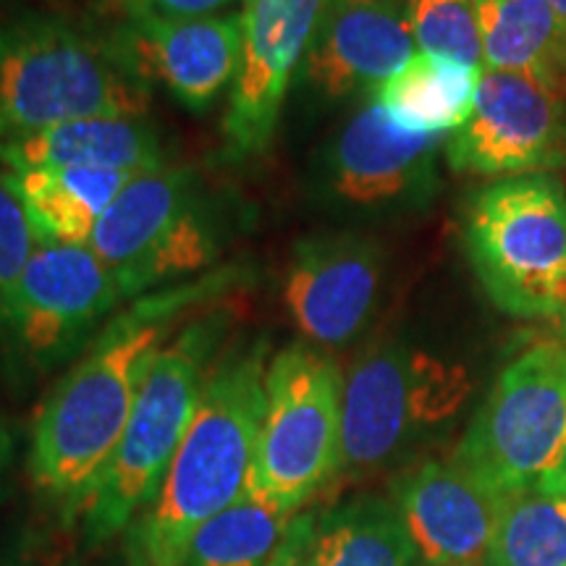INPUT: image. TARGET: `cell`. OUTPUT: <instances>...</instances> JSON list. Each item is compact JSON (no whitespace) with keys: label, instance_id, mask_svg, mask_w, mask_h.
Listing matches in <instances>:
<instances>
[{"label":"cell","instance_id":"11","mask_svg":"<svg viewBox=\"0 0 566 566\" xmlns=\"http://www.w3.org/2000/svg\"><path fill=\"white\" fill-rule=\"evenodd\" d=\"M449 168L483 179L551 174L566 166V101L514 71L485 69L475 108L446 142Z\"/></svg>","mask_w":566,"mask_h":566},{"label":"cell","instance_id":"7","mask_svg":"<svg viewBox=\"0 0 566 566\" xmlns=\"http://www.w3.org/2000/svg\"><path fill=\"white\" fill-rule=\"evenodd\" d=\"M342 405L344 375L331 354L304 342L273 354L247 488L300 514L342 472Z\"/></svg>","mask_w":566,"mask_h":566},{"label":"cell","instance_id":"20","mask_svg":"<svg viewBox=\"0 0 566 566\" xmlns=\"http://www.w3.org/2000/svg\"><path fill=\"white\" fill-rule=\"evenodd\" d=\"M3 174L24 202L40 244H87L105 210L134 179L132 174L103 168H27Z\"/></svg>","mask_w":566,"mask_h":566},{"label":"cell","instance_id":"4","mask_svg":"<svg viewBox=\"0 0 566 566\" xmlns=\"http://www.w3.org/2000/svg\"><path fill=\"white\" fill-rule=\"evenodd\" d=\"M150 97L108 40L48 17L0 24V142L92 116H147Z\"/></svg>","mask_w":566,"mask_h":566},{"label":"cell","instance_id":"26","mask_svg":"<svg viewBox=\"0 0 566 566\" xmlns=\"http://www.w3.org/2000/svg\"><path fill=\"white\" fill-rule=\"evenodd\" d=\"M38 247V231L27 216L24 202L13 192L6 174H0V302L24 273Z\"/></svg>","mask_w":566,"mask_h":566},{"label":"cell","instance_id":"33","mask_svg":"<svg viewBox=\"0 0 566 566\" xmlns=\"http://www.w3.org/2000/svg\"><path fill=\"white\" fill-rule=\"evenodd\" d=\"M63 566H84V564H80V562H69V564H63Z\"/></svg>","mask_w":566,"mask_h":566},{"label":"cell","instance_id":"17","mask_svg":"<svg viewBox=\"0 0 566 566\" xmlns=\"http://www.w3.org/2000/svg\"><path fill=\"white\" fill-rule=\"evenodd\" d=\"M417 55L407 0H331L302 76L325 97L375 90Z\"/></svg>","mask_w":566,"mask_h":566},{"label":"cell","instance_id":"30","mask_svg":"<svg viewBox=\"0 0 566 566\" xmlns=\"http://www.w3.org/2000/svg\"><path fill=\"white\" fill-rule=\"evenodd\" d=\"M537 485H541L543 491H548V493L566 495V454L562 457V462H558V464L554 467V470H551L548 475L543 478Z\"/></svg>","mask_w":566,"mask_h":566},{"label":"cell","instance_id":"3","mask_svg":"<svg viewBox=\"0 0 566 566\" xmlns=\"http://www.w3.org/2000/svg\"><path fill=\"white\" fill-rule=\"evenodd\" d=\"M231 321L229 304H212L184 323L155 357L122 441L76 512L87 548L126 533L155 501L195 420L205 380Z\"/></svg>","mask_w":566,"mask_h":566},{"label":"cell","instance_id":"27","mask_svg":"<svg viewBox=\"0 0 566 566\" xmlns=\"http://www.w3.org/2000/svg\"><path fill=\"white\" fill-rule=\"evenodd\" d=\"M317 514L300 512L286 530L279 554L273 556L271 566H313V541H315Z\"/></svg>","mask_w":566,"mask_h":566},{"label":"cell","instance_id":"5","mask_svg":"<svg viewBox=\"0 0 566 566\" xmlns=\"http://www.w3.org/2000/svg\"><path fill=\"white\" fill-rule=\"evenodd\" d=\"M464 252L495 307L566 317V187L551 174L499 179L472 195Z\"/></svg>","mask_w":566,"mask_h":566},{"label":"cell","instance_id":"2","mask_svg":"<svg viewBox=\"0 0 566 566\" xmlns=\"http://www.w3.org/2000/svg\"><path fill=\"white\" fill-rule=\"evenodd\" d=\"M268 336L218 354L158 495L126 530L129 566H181L189 541L250 485L265 407Z\"/></svg>","mask_w":566,"mask_h":566},{"label":"cell","instance_id":"15","mask_svg":"<svg viewBox=\"0 0 566 566\" xmlns=\"http://www.w3.org/2000/svg\"><path fill=\"white\" fill-rule=\"evenodd\" d=\"M504 495L457 462H424L399 480L394 506L424 566H478Z\"/></svg>","mask_w":566,"mask_h":566},{"label":"cell","instance_id":"16","mask_svg":"<svg viewBox=\"0 0 566 566\" xmlns=\"http://www.w3.org/2000/svg\"><path fill=\"white\" fill-rule=\"evenodd\" d=\"M446 142V134L405 129L370 101L331 147V189L359 208L417 200L433 189L436 158Z\"/></svg>","mask_w":566,"mask_h":566},{"label":"cell","instance_id":"23","mask_svg":"<svg viewBox=\"0 0 566 566\" xmlns=\"http://www.w3.org/2000/svg\"><path fill=\"white\" fill-rule=\"evenodd\" d=\"M294 516L247 488L197 530L181 566H271Z\"/></svg>","mask_w":566,"mask_h":566},{"label":"cell","instance_id":"22","mask_svg":"<svg viewBox=\"0 0 566 566\" xmlns=\"http://www.w3.org/2000/svg\"><path fill=\"white\" fill-rule=\"evenodd\" d=\"M417 551L394 504L357 499L317 516L313 566H417Z\"/></svg>","mask_w":566,"mask_h":566},{"label":"cell","instance_id":"19","mask_svg":"<svg viewBox=\"0 0 566 566\" xmlns=\"http://www.w3.org/2000/svg\"><path fill=\"white\" fill-rule=\"evenodd\" d=\"M483 66L525 74L566 101V21L548 0H472Z\"/></svg>","mask_w":566,"mask_h":566},{"label":"cell","instance_id":"14","mask_svg":"<svg viewBox=\"0 0 566 566\" xmlns=\"http://www.w3.org/2000/svg\"><path fill=\"white\" fill-rule=\"evenodd\" d=\"M386 258L365 233L325 231L302 239L289 258L283 302L313 346L349 344L370 321Z\"/></svg>","mask_w":566,"mask_h":566},{"label":"cell","instance_id":"29","mask_svg":"<svg viewBox=\"0 0 566 566\" xmlns=\"http://www.w3.org/2000/svg\"><path fill=\"white\" fill-rule=\"evenodd\" d=\"M0 566H38V562L24 543H9L0 551Z\"/></svg>","mask_w":566,"mask_h":566},{"label":"cell","instance_id":"6","mask_svg":"<svg viewBox=\"0 0 566 566\" xmlns=\"http://www.w3.org/2000/svg\"><path fill=\"white\" fill-rule=\"evenodd\" d=\"M87 247L137 300L216 271L221 226L192 168L168 163L126 184Z\"/></svg>","mask_w":566,"mask_h":566},{"label":"cell","instance_id":"24","mask_svg":"<svg viewBox=\"0 0 566 566\" xmlns=\"http://www.w3.org/2000/svg\"><path fill=\"white\" fill-rule=\"evenodd\" d=\"M485 566H566V495L541 485L506 493Z\"/></svg>","mask_w":566,"mask_h":566},{"label":"cell","instance_id":"8","mask_svg":"<svg viewBox=\"0 0 566 566\" xmlns=\"http://www.w3.org/2000/svg\"><path fill=\"white\" fill-rule=\"evenodd\" d=\"M126 302L87 244H40L0 302V354L19 373H51L87 349Z\"/></svg>","mask_w":566,"mask_h":566},{"label":"cell","instance_id":"34","mask_svg":"<svg viewBox=\"0 0 566 566\" xmlns=\"http://www.w3.org/2000/svg\"><path fill=\"white\" fill-rule=\"evenodd\" d=\"M478 566H485V564H478Z\"/></svg>","mask_w":566,"mask_h":566},{"label":"cell","instance_id":"9","mask_svg":"<svg viewBox=\"0 0 566 566\" xmlns=\"http://www.w3.org/2000/svg\"><path fill=\"white\" fill-rule=\"evenodd\" d=\"M566 454V344L541 342L506 365L454 451L499 493L537 485Z\"/></svg>","mask_w":566,"mask_h":566},{"label":"cell","instance_id":"10","mask_svg":"<svg viewBox=\"0 0 566 566\" xmlns=\"http://www.w3.org/2000/svg\"><path fill=\"white\" fill-rule=\"evenodd\" d=\"M470 391L464 370L399 344L359 354L344 378L342 472L391 462L417 436L449 420Z\"/></svg>","mask_w":566,"mask_h":566},{"label":"cell","instance_id":"12","mask_svg":"<svg viewBox=\"0 0 566 566\" xmlns=\"http://www.w3.org/2000/svg\"><path fill=\"white\" fill-rule=\"evenodd\" d=\"M331 0H244L242 61L223 118L226 147L237 158L268 150L289 87L302 74Z\"/></svg>","mask_w":566,"mask_h":566},{"label":"cell","instance_id":"21","mask_svg":"<svg viewBox=\"0 0 566 566\" xmlns=\"http://www.w3.org/2000/svg\"><path fill=\"white\" fill-rule=\"evenodd\" d=\"M483 69L417 53L399 74L373 90V101L396 124L420 134H454L475 108Z\"/></svg>","mask_w":566,"mask_h":566},{"label":"cell","instance_id":"1","mask_svg":"<svg viewBox=\"0 0 566 566\" xmlns=\"http://www.w3.org/2000/svg\"><path fill=\"white\" fill-rule=\"evenodd\" d=\"M247 268L226 265L137 296L118 310L42 401L27 472L74 520L122 441L134 401L163 346L184 323L242 289Z\"/></svg>","mask_w":566,"mask_h":566},{"label":"cell","instance_id":"32","mask_svg":"<svg viewBox=\"0 0 566 566\" xmlns=\"http://www.w3.org/2000/svg\"><path fill=\"white\" fill-rule=\"evenodd\" d=\"M548 3H551V9H554L558 17L566 21V0H548Z\"/></svg>","mask_w":566,"mask_h":566},{"label":"cell","instance_id":"31","mask_svg":"<svg viewBox=\"0 0 566 566\" xmlns=\"http://www.w3.org/2000/svg\"><path fill=\"white\" fill-rule=\"evenodd\" d=\"M9 459H11V436H9V430H6V424L0 422V483H3Z\"/></svg>","mask_w":566,"mask_h":566},{"label":"cell","instance_id":"25","mask_svg":"<svg viewBox=\"0 0 566 566\" xmlns=\"http://www.w3.org/2000/svg\"><path fill=\"white\" fill-rule=\"evenodd\" d=\"M417 51L483 69V40L472 0H407Z\"/></svg>","mask_w":566,"mask_h":566},{"label":"cell","instance_id":"28","mask_svg":"<svg viewBox=\"0 0 566 566\" xmlns=\"http://www.w3.org/2000/svg\"><path fill=\"white\" fill-rule=\"evenodd\" d=\"M142 6L160 13V17H218L233 3H244V0H139Z\"/></svg>","mask_w":566,"mask_h":566},{"label":"cell","instance_id":"13","mask_svg":"<svg viewBox=\"0 0 566 566\" xmlns=\"http://www.w3.org/2000/svg\"><path fill=\"white\" fill-rule=\"evenodd\" d=\"M126 13L129 21L108 42L142 82H160L195 113L231 90L242 61V11L181 19L126 0Z\"/></svg>","mask_w":566,"mask_h":566},{"label":"cell","instance_id":"18","mask_svg":"<svg viewBox=\"0 0 566 566\" xmlns=\"http://www.w3.org/2000/svg\"><path fill=\"white\" fill-rule=\"evenodd\" d=\"M0 163L9 171L27 168H103L147 174L168 166L147 116H92L24 137L0 142Z\"/></svg>","mask_w":566,"mask_h":566}]
</instances>
